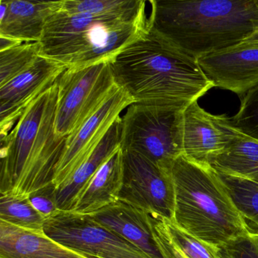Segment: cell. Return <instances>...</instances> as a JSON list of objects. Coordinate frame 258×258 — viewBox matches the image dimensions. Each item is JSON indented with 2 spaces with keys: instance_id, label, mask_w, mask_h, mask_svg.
Returning <instances> with one entry per match:
<instances>
[{
  "instance_id": "cell-28",
  "label": "cell",
  "mask_w": 258,
  "mask_h": 258,
  "mask_svg": "<svg viewBox=\"0 0 258 258\" xmlns=\"http://www.w3.org/2000/svg\"><path fill=\"white\" fill-rule=\"evenodd\" d=\"M98 258H149L146 254L138 250H120L100 255Z\"/></svg>"
},
{
  "instance_id": "cell-9",
  "label": "cell",
  "mask_w": 258,
  "mask_h": 258,
  "mask_svg": "<svg viewBox=\"0 0 258 258\" xmlns=\"http://www.w3.org/2000/svg\"><path fill=\"white\" fill-rule=\"evenodd\" d=\"M239 133L231 117L211 114L196 101L181 114L182 155L199 164L211 166Z\"/></svg>"
},
{
  "instance_id": "cell-8",
  "label": "cell",
  "mask_w": 258,
  "mask_h": 258,
  "mask_svg": "<svg viewBox=\"0 0 258 258\" xmlns=\"http://www.w3.org/2000/svg\"><path fill=\"white\" fill-rule=\"evenodd\" d=\"M123 179L120 199L149 214L173 220L174 189L168 169L140 154L123 151Z\"/></svg>"
},
{
  "instance_id": "cell-2",
  "label": "cell",
  "mask_w": 258,
  "mask_h": 258,
  "mask_svg": "<svg viewBox=\"0 0 258 258\" xmlns=\"http://www.w3.org/2000/svg\"><path fill=\"white\" fill-rule=\"evenodd\" d=\"M149 3V28L197 59L242 43L258 29L256 0Z\"/></svg>"
},
{
  "instance_id": "cell-27",
  "label": "cell",
  "mask_w": 258,
  "mask_h": 258,
  "mask_svg": "<svg viewBox=\"0 0 258 258\" xmlns=\"http://www.w3.org/2000/svg\"><path fill=\"white\" fill-rule=\"evenodd\" d=\"M55 189L52 183L28 195V199L34 209L46 220L60 211L57 206Z\"/></svg>"
},
{
  "instance_id": "cell-11",
  "label": "cell",
  "mask_w": 258,
  "mask_h": 258,
  "mask_svg": "<svg viewBox=\"0 0 258 258\" xmlns=\"http://www.w3.org/2000/svg\"><path fill=\"white\" fill-rule=\"evenodd\" d=\"M135 103L119 87L104 105L81 127L67 137L66 149L57 166L52 183L55 188L66 182L93 153L125 108Z\"/></svg>"
},
{
  "instance_id": "cell-25",
  "label": "cell",
  "mask_w": 258,
  "mask_h": 258,
  "mask_svg": "<svg viewBox=\"0 0 258 258\" xmlns=\"http://www.w3.org/2000/svg\"><path fill=\"white\" fill-rule=\"evenodd\" d=\"M241 99L239 110L231 117L232 124L241 134L258 140V85Z\"/></svg>"
},
{
  "instance_id": "cell-29",
  "label": "cell",
  "mask_w": 258,
  "mask_h": 258,
  "mask_svg": "<svg viewBox=\"0 0 258 258\" xmlns=\"http://www.w3.org/2000/svg\"><path fill=\"white\" fill-rule=\"evenodd\" d=\"M22 42L19 40H15V39L10 38V37H4V36H0V52L3 51L8 50L12 48L16 47L22 44Z\"/></svg>"
},
{
  "instance_id": "cell-4",
  "label": "cell",
  "mask_w": 258,
  "mask_h": 258,
  "mask_svg": "<svg viewBox=\"0 0 258 258\" xmlns=\"http://www.w3.org/2000/svg\"><path fill=\"white\" fill-rule=\"evenodd\" d=\"M167 169L174 189L173 221L182 230L217 247L254 233L211 166L181 155Z\"/></svg>"
},
{
  "instance_id": "cell-30",
  "label": "cell",
  "mask_w": 258,
  "mask_h": 258,
  "mask_svg": "<svg viewBox=\"0 0 258 258\" xmlns=\"http://www.w3.org/2000/svg\"><path fill=\"white\" fill-rule=\"evenodd\" d=\"M251 40H258V29L244 41H251Z\"/></svg>"
},
{
  "instance_id": "cell-13",
  "label": "cell",
  "mask_w": 258,
  "mask_h": 258,
  "mask_svg": "<svg viewBox=\"0 0 258 258\" xmlns=\"http://www.w3.org/2000/svg\"><path fill=\"white\" fill-rule=\"evenodd\" d=\"M198 61L214 87L239 97L258 85V40L242 42Z\"/></svg>"
},
{
  "instance_id": "cell-1",
  "label": "cell",
  "mask_w": 258,
  "mask_h": 258,
  "mask_svg": "<svg viewBox=\"0 0 258 258\" xmlns=\"http://www.w3.org/2000/svg\"><path fill=\"white\" fill-rule=\"evenodd\" d=\"M110 64L117 86L135 103L182 111L214 87L197 58L149 27Z\"/></svg>"
},
{
  "instance_id": "cell-3",
  "label": "cell",
  "mask_w": 258,
  "mask_h": 258,
  "mask_svg": "<svg viewBox=\"0 0 258 258\" xmlns=\"http://www.w3.org/2000/svg\"><path fill=\"white\" fill-rule=\"evenodd\" d=\"M58 82L42 93L1 138L0 192L28 196L52 183L67 137H58L55 120Z\"/></svg>"
},
{
  "instance_id": "cell-14",
  "label": "cell",
  "mask_w": 258,
  "mask_h": 258,
  "mask_svg": "<svg viewBox=\"0 0 258 258\" xmlns=\"http://www.w3.org/2000/svg\"><path fill=\"white\" fill-rule=\"evenodd\" d=\"M90 215L149 258H170L156 238L149 214L143 210L119 199Z\"/></svg>"
},
{
  "instance_id": "cell-32",
  "label": "cell",
  "mask_w": 258,
  "mask_h": 258,
  "mask_svg": "<svg viewBox=\"0 0 258 258\" xmlns=\"http://www.w3.org/2000/svg\"><path fill=\"white\" fill-rule=\"evenodd\" d=\"M256 4H257V7H258V0H256Z\"/></svg>"
},
{
  "instance_id": "cell-24",
  "label": "cell",
  "mask_w": 258,
  "mask_h": 258,
  "mask_svg": "<svg viewBox=\"0 0 258 258\" xmlns=\"http://www.w3.org/2000/svg\"><path fill=\"white\" fill-rule=\"evenodd\" d=\"M40 56L39 43H24L0 52V87L30 69Z\"/></svg>"
},
{
  "instance_id": "cell-7",
  "label": "cell",
  "mask_w": 258,
  "mask_h": 258,
  "mask_svg": "<svg viewBox=\"0 0 258 258\" xmlns=\"http://www.w3.org/2000/svg\"><path fill=\"white\" fill-rule=\"evenodd\" d=\"M57 82L55 129L60 137L78 131L119 88L110 62L68 69Z\"/></svg>"
},
{
  "instance_id": "cell-5",
  "label": "cell",
  "mask_w": 258,
  "mask_h": 258,
  "mask_svg": "<svg viewBox=\"0 0 258 258\" xmlns=\"http://www.w3.org/2000/svg\"><path fill=\"white\" fill-rule=\"evenodd\" d=\"M146 13L137 17L71 14L60 10L46 23L40 56L67 69L110 62L148 31Z\"/></svg>"
},
{
  "instance_id": "cell-12",
  "label": "cell",
  "mask_w": 258,
  "mask_h": 258,
  "mask_svg": "<svg viewBox=\"0 0 258 258\" xmlns=\"http://www.w3.org/2000/svg\"><path fill=\"white\" fill-rule=\"evenodd\" d=\"M61 63L45 57L0 87V136L8 135L25 109L56 83L67 70Z\"/></svg>"
},
{
  "instance_id": "cell-26",
  "label": "cell",
  "mask_w": 258,
  "mask_h": 258,
  "mask_svg": "<svg viewBox=\"0 0 258 258\" xmlns=\"http://www.w3.org/2000/svg\"><path fill=\"white\" fill-rule=\"evenodd\" d=\"M219 255L220 258H258V239L255 232L220 246Z\"/></svg>"
},
{
  "instance_id": "cell-20",
  "label": "cell",
  "mask_w": 258,
  "mask_h": 258,
  "mask_svg": "<svg viewBox=\"0 0 258 258\" xmlns=\"http://www.w3.org/2000/svg\"><path fill=\"white\" fill-rule=\"evenodd\" d=\"M211 166L218 173L258 183V140L239 133L226 152Z\"/></svg>"
},
{
  "instance_id": "cell-6",
  "label": "cell",
  "mask_w": 258,
  "mask_h": 258,
  "mask_svg": "<svg viewBox=\"0 0 258 258\" xmlns=\"http://www.w3.org/2000/svg\"><path fill=\"white\" fill-rule=\"evenodd\" d=\"M182 111L149 104L130 105L121 117L122 151L140 154L168 168L182 155Z\"/></svg>"
},
{
  "instance_id": "cell-21",
  "label": "cell",
  "mask_w": 258,
  "mask_h": 258,
  "mask_svg": "<svg viewBox=\"0 0 258 258\" xmlns=\"http://www.w3.org/2000/svg\"><path fill=\"white\" fill-rule=\"evenodd\" d=\"M143 0H62L61 10L71 14L137 17L146 13Z\"/></svg>"
},
{
  "instance_id": "cell-31",
  "label": "cell",
  "mask_w": 258,
  "mask_h": 258,
  "mask_svg": "<svg viewBox=\"0 0 258 258\" xmlns=\"http://www.w3.org/2000/svg\"><path fill=\"white\" fill-rule=\"evenodd\" d=\"M255 235H256V238L258 239V233H255Z\"/></svg>"
},
{
  "instance_id": "cell-22",
  "label": "cell",
  "mask_w": 258,
  "mask_h": 258,
  "mask_svg": "<svg viewBox=\"0 0 258 258\" xmlns=\"http://www.w3.org/2000/svg\"><path fill=\"white\" fill-rule=\"evenodd\" d=\"M235 208L255 232L258 233V183L231 175L218 173Z\"/></svg>"
},
{
  "instance_id": "cell-15",
  "label": "cell",
  "mask_w": 258,
  "mask_h": 258,
  "mask_svg": "<svg viewBox=\"0 0 258 258\" xmlns=\"http://www.w3.org/2000/svg\"><path fill=\"white\" fill-rule=\"evenodd\" d=\"M62 7L61 1H0V36L22 43H39L46 23Z\"/></svg>"
},
{
  "instance_id": "cell-18",
  "label": "cell",
  "mask_w": 258,
  "mask_h": 258,
  "mask_svg": "<svg viewBox=\"0 0 258 258\" xmlns=\"http://www.w3.org/2000/svg\"><path fill=\"white\" fill-rule=\"evenodd\" d=\"M121 117L111 126L89 158L66 182L55 189L57 206L60 211L73 210L81 190L102 164L120 148Z\"/></svg>"
},
{
  "instance_id": "cell-19",
  "label": "cell",
  "mask_w": 258,
  "mask_h": 258,
  "mask_svg": "<svg viewBox=\"0 0 258 258\" xmlns=\"http://www.w3.org/2000/svg\"><path fill=\"white\" fill-rule=\"evenodd\" d=\"M156 238L170 258H220L219 247L195 238L170 219L149 214Z\"/></svg>"
},
{
  "instance_id": "cell-17",
  "label": "cell",
  "mask_w": 258,
  "mask_h": 258,
  "mask_svg": "<svg viewBox=\"0 0 258 258\" xmlns=\"http://www.w3.org/2000/svg\"><path fill=\"white\" fill-rule=\"evenodd\" d=\"M123 179V151L120 148L102 164L81 190L71 211L90 215L117 202Z\"/></svg>"
},
{
  "instance_id": "cell-10",
  "label": "cell",
  "mask_w": 258,
  "mask_h": 258,
  "mask_svg": "<svg viewBox=\"0 0 258 258\" xmlns=\"http://www.w3.org/2000/svg\"><path fill=\"white\" fill-rule=\"evenodd\" d=\"M43 232L67 248L96 257L123 250L141 251L91 216L73 211H59L46 219Z\"/></svg>"
},
{
  "instance_id": "cell-23",
  "label": "cell",
  "mask_w": 258,
  "mask_h": 258,
  "mask_svg": "<svg viewBox=\"0 0 258 258\" xmlns=\"http://www.w3.org/2000/svg\"><path fill=\"white\" fill-rule=\"evenodd\" d=\"M0 220L30 231H43L46 219L31 205L28 196L5 193L0 198Z\"/></svg>"
},
{
  "instance_id": "cell-16",
  "label": "cell",
  "mask_w": 258,
  "mask_h": 258,
  "mask_svg": "<svg viewBox=\"0 0 258 258\" xmlns=\"http://www.w3.org/2000/svg\"><path fill=\"white\" fill-rule=\"evenodd\" d=\"M0 258H98L67 248L45 235L0 220Z\"/></svg>"
}]
</instances>
